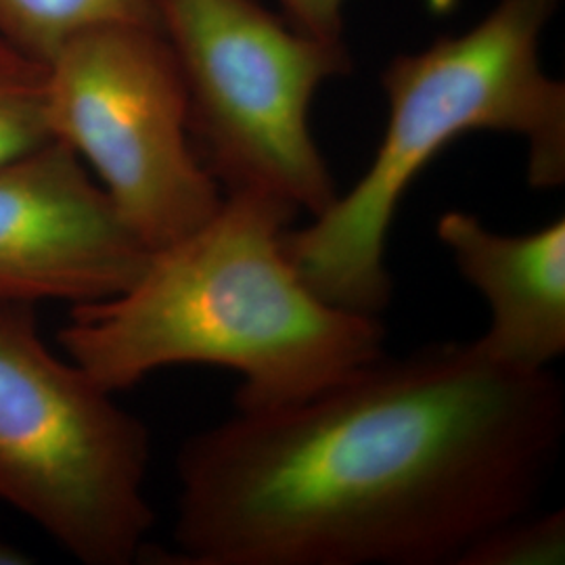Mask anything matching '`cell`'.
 I'll list each match as a JSON object with an SVG mask.
<instances>
[{
  "label": "cell",
  "mask_w": 565,
  "mask_h": 565,
  "mask_svg": "<svg viewBox=\"0 0 565 565\" xmlns=\"http://www.w3.org/2000/svg\"><path fill=\"white\" fill-rule=\"evenodd\" d=\"M565 562V511L520 513L465 548L455 565H551Z\"/></svg>",
  "instance_id": "11"
},
{
  "label": "cell",
  "mask_w": 565,
  "mask_h": 565,
  "mask_svg": "<svg viewBox=\"0 0 565 565\" xmlns=\"http://www.w3.org/2000/svg\"><path fill=\"white\" fill-rule=\"evenodd\" d=\"M30 562L32 559L18 546L9 545L7 541L0 539V565H23L30 564Z\"/></svg>",
  "instance_id": "13"
},
{
  "label": "cell",
  "mask_w": 565,
  "mask_h": 565,
  "mask_svg": "<svg viewBox=\"0 0 565 565\" xmlns=\"http://www.w3.org/2000/svg\"><path fill=\"white\" fill-rule=\"evenodd\" d=\"M114 396L0 303V501L86 565L135 564L153 525L149 431Z\"/></svg>",
  "instance_id": "4"
},
{
  "label": "cell",
  "mask_w": 565,
  "mask_h": 565,
  "mask_svg": "<svg viewBox=\"0 0 565 565\" xmlns=\"http://www.w3.org/2000/svg\"><path fill=\"white\" fill-rule=\"evenodd\" d=\"M107 23L162 30L158 0H0V36L42 61L72 36Z\"/></svg>",
  "instance_id": "9"
},
{
  "label": "cell",
  "mask_w": 565,
  "mask_h": 565,
  "mask_svg": "<svg viewBox=\"0 0 565 565\" xmlns=\"http://www.w3.org/2000/svg\"><path fill=\"white\" fill-rule=\"evenodd\" d=\"M298 210L260 191L224 193L216 214L151 252L137 281L70 310L63 354L118 394L177 364L242 377L235 411L302 403L384 354L380 317L315 294L285 252Z\"/></svg>",
  "instance_id": "2"
},
{
  "label": "cell",
  "mask_w": 565,
  "mask_h": 565,
  "mask_svg": "<svg viewBox=\"0 0 565 565\" xmlns=\"http://www.w3.org/2000/svg\"><path fill=\"white\" fill-rule=\"evenodd\" d=\"M158 9L207 172L224 193L260 191L319 216L340 189L310 107L324 82L352 70L343 39L306 34L256 0H158Z\"/></svg>",
  "instance_id": "5"
},
{
  "label": "cell",
  "mask_w": 565,
  "mask_h": 565,
  "mask_svg": "<svg viewBox=\"0 0 565 565\" xmlns=\"http://www.w3.org/2000/svg\"><path fill=\"white\" fill-rule=\"evenodd\" d=\"M51 141L49 65L0 36V166Z\"/></svg>",
  "instance_id": "10"
},
{
  "label": "cell",
  "mask_w": 565,
  "mask_h": 565,
  "mask_svg": "<svg viewBox=\"0 0 565 565\" xmlns=\"http://www.w3.org/2000/svg\"><path fill=\"white\" fill-rule=\"evenodd\" d=\"M436 235L459 275L484 296L490 323L471 345L520 373L548 371L565 352V221L507 235L476 214L452 210Z\"/></svg>",
  "instance_id": "8"
},
{
  "label": "cell",
  "mask_w": 565,
  "mask_h": 565,
  "mask_svg": "<svg viewBox=\"0 0 565 565\" xmlns=\"http://www.w3.org/2000/svg\"><path fill=\"white\" fill-rule=\"evenodd\" d=\"M282 18L306 34L343 39V7L348 0H277Z\"/></svg>",
  "instance_id": "12"
},
{
  "label": "cell",
  "mask_w": 565,
  "mask_h": 565,
  "mask_svg": "<svg viewBox=\"0 0 565 565\" xmlns=\"http://www.w3.org/2000/svg\"><path fill=\"white\" fill-rule=\"evenodd\" d=\"M149 256L63 142L0 166V303L102 302L137 281Z\"/></svg>",
  "instance_id": "7"
},
{
  "label": "cell",
  "mask_w": 565,
  "mask_h": 565,
  "mask_svg": "<svg viewBox=\"0 0 565 565\" xmlns=\"http://www.w3.org/2000/svg\"><path fill=\"white\" fill-rule=\"evenodd\" d=\"M565 390L471 342L377 356L275 411H235L179 452L182 565H455L534 509Z\"/></svg>",
  "instance_id": "1"
},
{
  "label": "cell",
  "mask_w": 565,
  "mask_h": 565,
  "mask_svg": "<svg viewBox=\"0 0 565 565\" xmlns=\"http://www.w3.org/2000/svg\"><path fill=\"white\" fill-rule=\"evenodd\" d=\"M562 0H499L482 21L390 61L384 139L363 177L302 228L285 252L303 282L345 310L380 317L392 300L390 228L425 166L476 130L527 142V182H565V84L541 63V39Z\"/></svg>",
  "instance_id": "3"
},
{
  "label": "cell",
  "mask_w": 565,
  "mask_h": 565,
  "mask_svg": "<svg viewBox=\"0 0 565 565\" xmlns=\"http://www.w3.org/2000/svg\"><path fill=\"white\" fill-rule=\"evenodd\" d=\"M49 124L151 252L207 223L224 200L189 132L181 67L162 30L107 23L46 61Z\"/></svg>",
  "instance_id": "6"
}]
</instances>
